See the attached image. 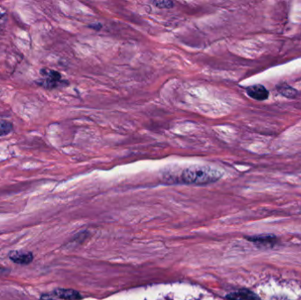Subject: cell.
I'll return each instance as SVG.
<instances>
[{
	"instance_id": "1",
	"label": "cell",
	"mask_w": 301,
	"mask_h": 300,
	"mask_svg": "<svg viewBox=\"0 0 301 300\" xmlns=\"http://www.w3.org/2000/svg\"><path fill=\"white\" fill-rule=\"evenodd\" d=\"M221 177L222 173L220 171L206 166L187 167L180 174L183 183L193 185H205L215 183Z\"/></svg>"
},
{
	"instance_id": "13",
	"label": "cell",
	"mask_w": 301,
	"mask_h": 300,
	"mask_svg": "<svg viewBox=\"0 0 301 300\" xmlns=\"http://www.w3.org/2000/svg\"><path fill=\"white\" fill-rule=\"evenodd\" d=\"M5 269H4V268H2V267H0V275L2 274V273H4V272H5Z\"/></svg>"
},
{
	"instance_id": "8",
	"label": "cell",
	"mask_w": 301,
	"mask_h": 300,
	"mask_svg": "<svg viewBox=\"0 0 301 300\" xmlns=\"http://www.w3.org/2000/svg\"><path fill=\"white\" fill-rule=\"evenodd\" d=\"M250 241L257 243V244H273L275 241V236L273 235H263V236H259V237H254V238H249Z\"/></svg>"
},
{
	"instance_id": "9",
	"label": "cell",
	"mask_w": 301,
	"mask_h": 300,
	"mask_svg": "<svg viewBox=\"0 0 301 300\" xmlns=\"http://www.w3.org/2000/svg\"><path fill=\"white\" fill-rule=\"evenodd\" d=\"M13 131V125L11 122L7 120H0V137L7 136Z\"/></svg>"
},
{
	"instance_id": "2",
	"label": "cell",
	"mask_w": 301,
	"mask_h": 300,
	"mask_svg": "<svg viewBox=\"0 0 301 300\" xmlns=\"http://www.w3.org/2000/svg\"><path fill=\"white\" fill-rule=\"evenodd\" d=\"M40 74L42 76V78L41 80L38 81V84L45 88H56L64 84L62 76L58 72L53 71L50 69L43 68L40 71Z\"/></svg>"
},
{
	"instance_id": "6",
	"label": "cell",
	"mask_w": 301,
	"mask_h": 300,
	"mask_svg": "<svg viewBox=\"0 0 301 300\" xmlns=\"http://www.w3.org/2000/svg\"><path fill=\"white\" fill-rule=\"evenodd\" d=\"M278 93L280 95L285 96L286 98L294 99L298 95V92L296 89L293 88L292 86L286 84V83H280L277 85Z\"/></svg>"
},
{
	"instance_id": "11",
	"label": "cell",
	"mask_w": 301,
	"mask_h": 300,
	"mask_svg": "<svg viewBox=\"0 0 301 300\" xmlns=\"http://www.w3.org/2000/svg\"><path fill=\"white\" fill-rule=\"evenodd\" d=\"M5 18H6V13H0V25L5 21Z\"/></svg>"
},
{
	"instance_id": "3",
	"label": "cell",
	"mask_w": 301,
	"mask_h": 300,
	"mask_svg": "<svg viewBox=\"0 0 301 300\" xmlns=\"http://www.w3.org/2000/svg\"><path fill=\"white\" fill-rule=\"evenodd\" d=\"M247 94L249 97L254 99L255 101H265L268 98V90L262 85H251L247 88Z\"/></svg>"
},
{
	"instance_id": "5",
	"label": "cell",
	"mask_w": 301,
	"mask_h": 300,
	"mask_svg": "<svg viewBox=\"0 0 301 300\" xmlns=\"http://www.w3.org/2000/svg\"><path fill=\"white\" fill-rule=\"evenodd\" d=\"M226 298L229 300H261L256 294L252 292L251 290H246V289L230 293L226 296Z\"/></svg>"
},
{
	"instance_id": "7",
	"label": "cell",
	"mask_w": 301,
	"mask_h": 300,
	"mask_svg": "<svg viewBox=\"0 0 301 300\" xmlns=\"http://www.w3.org/2000/svg\"><path fill=\"white\" fill-rule=\"evenodd\" d=\"M55 295L56 297L66 300H77L79 299L81 296L80 294L73 290H66V289H57L55 290Z\"/></svg>"
},
{
	"instance_id": "10",
	"label": "cell",
	"mask_w": 301,
	"mask_h": 300,
	"mask_svg": "<svg viewBox=\"0 0 301 300\" xmlns=\"http://www.w3.org/2000/svg\"><path fill=\"white\" fill-rule=\"evenodd\" d=\"M155 7L160 8V9H170L174 7V2L165 0V1H154V3Z\"/></svg>"
},
{
	"instance_id": "12",
	"label": "cell",
	"mask_w": 301,
	"mask_h": 300,
	"mask_svg": "<svg viewBox=\"0 0 301 300\" xmlns=\"http://www.w3.org/2000/svg\"><path fill=\"white\" fill-rule=\"evenodd\" d=\"M272 300H289V299H287V298H285V297H273V298H272Z\"/></svg>"
},
{
	"instance_id": "4",
	"label": "cell",
	"mask_w": 301,
	"mask_h": 300,
	"mask_svg": "<svg viewBox=\"0 0 301 300\" xmlns=\"http://www.w3.org/2000/svg\"><path fill=\"white\" fill-rule=\"evenodd\" d=\"M9 258L11 260L18 263V264H29L33 261L34 256L32 253L26 251H12L9 254Z\"/></svg>"
}]
</instances>
